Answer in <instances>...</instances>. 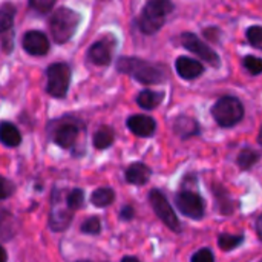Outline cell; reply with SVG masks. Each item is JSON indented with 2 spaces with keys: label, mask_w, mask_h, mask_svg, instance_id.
<instances>
[{
  "label": "cell",
  "mask_w": 262,
  "mask_h": 262,
  "mask_svg": "<svg viewBox=\"0 0 262 262\" xmlns=\"http://www.w3.org/2000/svg\"><path fill=\"white\" fill-rule=\"evenodd\" d=\"M115 200V193L111 187H100L91 195V203L97 207L111 206Z\"/></svg>",
  "instance_id": "obj_19"
},
{
  "label": "cell",
  "mask_w": 262,
  "mask_h": 262,
  "mask_svg": "<svg viewBox=\"0 0 262 262\" xmlns=\"http://www.w3.org/2000/svg\"><path fill=\"white\" fill-rule=\"evenodd\" d=\"M244 68L247 69L249 74L252 75H259L262 71V61L259 57H255V55H247L243 61Z\"/></svg>",
  "instance_id": "obj_26"
},
{
  "label": "cell",
  "mask_w": 262,
  "mask_h": 262,
  "mask_svg": "<svg viewBox=\"0 0 262 262\" xmlns=\"http://www.w3.org/2000/svg\"><path fill=\"white\" fill-rule=\"evenodd\" d=\"M72 221V210L66 207H52L51 210V216H49V227L54 230V232H63L64 229L69 227Z\"/></svg>",
  "instance_id": "obj_15"
},
{
  "label": "cell",
  "mask_w": 262,
  "mask_h": 262,
  "mask_svg": "<svg viewBox=\"0 0 262 262\" xmlns=\"http://www.w3.org/2000/svg\"><path fill=\"white\" fill-rule=\"evenodd\" d=\"M175 204L177 209L187 218L201 220L204 216V210H206L204 200L201 198L200 193L193 190H181L180 193H177Z\"/></svg>",
  "instance_id": "obj_7"
},
{
  "label": "cell",
  "mask_w": 262,
  "mask_h": 262,
  "mask_svg": "<svg viewBox=\"0 0 262 262\" xmlns=\"http://www.w3.org/2000/svg\"><path fill=\"white\" fill-rule=\"evenodd\" d=\"M256 230H258V236L261 238V218H258L256 221Z\"/></svg>",
  "instance_id": "obj_36"
},
{
  "label": "cell",
  "mask_w": 262,
  "mask_h": 262,
  "mask_svg": "<svg viewBox=\"0 0 262 262\" xmlns=\"http://www.w3.org/2000/svg\"><path fill=\"white\" fill-rule=\"evenodd\" d=\"M71 66L66 63H54L46 69V92L54 98H64L71 84Z\"/></svg>",
  "instance_id": "obj_5"
},
{
  "label": "cell",
  "mask_w": 262,
  "mask_h": 262,
  "mask_svg": "<svg viewBox=\"0 0 262 262\" xmlns=\"http://www.w3.org/2000/svg\"><path fill=\"white\" fill-rule=\"evenodd\" d=\"M149 201L152 204V209L155 212V215L161 220V223L164 226H167L172 232L180 233L181 232V224L180 220L177 216V213L173 212L170 203L167 201V198L164 196V193L158 189L150 190L149 193Z\"/></svg>",
  "instance_id": "obj_6"
},
{
  "label": "cell",
  "mask_w": 262,
  "mask_h": 262,
  "mask_svg": "<svg viewBox=\"0 0 262 262\" xmlns=\"http://www.w3.org/2000/svg\"><path fill=\"white\" fill-rule=\"evenodd\" d=\"M164 98V92H157L152 89H144L138 94L137 97V103L140 107L146 109V111H152L155 107H158L161 104Z\"/></svg>",
  "instance_id": "obj_18"
},
{
  "label": "cell",
  "mask_w": 262,
  "mask_h": 262,
  "mask_svg": "<svg viewBox=\"0 0 262 262\" xmlns=\"http://www.w3.org/2000/svg\"><path fill=\"white\" fill-rule=\"evenodd\" d=\"M175 69L178 75L184 80H195L204 72V66L201 64V61L190 57H178L175 61Z\"/></svg>",
  "instance_id": "obj_12"
},
{
  "label": "cell",
  "mask_w": 262,
  "mask_h": 262,
  "mask_svg": "<svg viewBox=\"0 0 262 262\" xmlns=\"http://www.w3.org/2000/svg\"><path fill=\"white\" fill-rule=\"evenodd\" d=\"M134 216H135V212H134V209H132L130 206H124V207L121 209L120 218H121L123 221H130Z\"/></svg>",
  "instance_id": "obj_33"
},
{
  "label": "cell",
  "mask_w": 262,
  "mask_h": 262,
  "mask_svg": "<svg viewBox=\"0 0 262 262\" xmlns=\"http://www.w3.org/2000/svg\"><path fill=\"white\" fill-rule=\"evenodd\" d=\"M54 6H55V0H31L29 2V8L35 9L40 14L49 12Z\"/></svg>",
  "instance_id": "obj_29"
},
{
  "label": "cell",
  "mask_w": 262,
  "mask_h": 262,
  "mask_svg": "<svg viewBox=\"0 0 262 262\" xmlns=\"http://www.w3.org/2000/svg\"><path fill=\"white\" fill-rule=\"evenodd\" d=\"M66 206L69 210H77V209H81L84 206V192L81 189H74L68 193V198H66Z\"/></svg>",
  "instance_id": "obj_24"
},
{
  "label": "cell",
  "mask_w": 262,
  "mask_h": 262,
  "mask_svg": "<svg viewBox=\"0 0 262 262\" xmlns=\"http://www.w3.org/2000/svg\"><path fill=\"white\" fill-rule=\"evenodd\" d=\"M21 45H23V49L29 55H35V57L45 55L49 51V40L40 31H28L23 35Z\"/></svg>",
  "instance_id": "obj_10"
},
{
  "label": "cell",
  "mask_w": 262,
  "mask_h": 262,
  "mask_svg": "<svg viewBox=\"0 0 262 262\" xmlns=\"http://www.w3.org/2000/svg\"><path fill=\"white\" fill-rule=\"evenodd\" d=\"M220 190H221V193H220L218 189L215 187V193H216L218 201H223V204H220V210H221V213H224V215H230V213L233 212V203H232V200H230L227 190H224V189H221V187H220Z\"/></svg>",
  "instance_id": "obj_25"
},
{
  "label": "cell",
  "mask_w": 262,
  "mask_h": 262,
  "mask_svg": "<svg viewBox=\"0 0 262 262\" xmlns=\"http://www.w3.org/2000/svg\"><path fill=\"white\" fill-rule=\"evenodd\" d=\"M121 262H141L140 259H137L135 256H124L123 259H121Z\"/></svg>",
  "instance_id": "obj_34"
},
{
  "label": "cell",
  "mask_w": 262,
  "mask_h": 262,
  "mask_svg": "<svg viewBox=\"0 0 262 262\" xmlns=\"http://www.w3.org/2000/svg\"><path fill=\"white\" fill-rule=\"evenodd\" d=\"M259 160V154L256 150H253L252 147H244L239 154H238V158H236V163L238 166L246 170V169H250L253 167Z\"/></svg>",
  "instance_id": "obj_21"
},
{
  "label": "cell",
  "mask_w": 262,
  "mask_h": 262,
  "mask_svg": "<svg viewBox=\"0 0 262 262\" xmlns=\"http://www.w3.org/2000/svg\"><path fill=\"white\" fill-rule=\"evenodd\" d=\"M190 262H215V256L210 249H201L192 256Z\"/></svg>",
  "instance_id": "obj_31"
},
{
  "label": "cell",
  "mask_w": 262,
  "mask_h": 262,
  "mask_svg": "<svg viewBox=\"0 0 262 262\" xmlns=\"http://www.w3.org/2000/svg\"><path fill=\"white\" fill-rule=\"evenodd\" d=\"M114 138H115V137H114L112 129L107 127V126H103V127H100V129L95 132V135H94V146H95L98 150L107 149V147L112 146Z\"/></svg>",
  "instance_id": "obj_20"
},
{
  "label": "cell",
  "mask_w": 262,
  "mask_h": 262,
  "mask_svg": "<svg viewBox=\"0 0 262 262\" xmlns=\"http://www.w3.org/2000/svg\"><path fill=\"white\" fill-rule=\"evenodd\" d=\"M247 40L250 41V45H253L255 48H261L262 46V28L259 25L250 26L246 32Z\"/></svg>",
  "instance_id": "obj_28"
},
{
  "label": "cell",
  "mask_w": 262,
  "mask_h": 262,
  "mask_svg": "<svg viewBox=\"0 0 262 262\" xmlns=\"http://www.w3.org/2000/svg\"><path fill=\"white\" fill-rule=\"evenodd\" d=\"M126 124L132 134H135L137 137H141V138L152 137L157 129L155 120L149 115H132L127 118Z\"/></svg>",
  "instance_id": "obj_11"
},
{
  "label": "cell",
  "mask_w": 262,
  "mask_h": 262,
  "mask_svg": "<svg viewBox=\"0 0 262 262\" xmlns=\"http://www.w3.org/2000/svg\"><path fill=\"white\" fill-rule=\"evenodd\" d=\"M181 43H183V46L186 49H189L190 52H193L195 55H198L203 61L209 63L210 66L220 68V64H221L220 55L210 46H207L198 35H195L192 32H186L181 37Z\"/></svg>",
  "instance_id": "obj_8"
},
{
  "label": "cell",
  "mask_w": 262,
  "mask_h": 262,
  "mask_svg": "<svg viewBox=\"0 0 262 262\" xmlns=\"http://www.w3.org/2000/svg\"><path fill=\"white\" fill-rule=\"evenodd\" d=\"M173 130L175 134L183 138V140H187V138H192L195 135L200 134V126L196 123V120H193L192 117H187V115H181L175 120L173 123Z\"/></svg>",
  "instance_id": "obj_16"
},
{
  "label": "cell",
  "mask_w": 262,
  "mask_h": 262,
  "mask_svg": "<svg viewBox=\"0 0 262 262\" xmlns=\"http://www.w3.org/2000/svg\"><path fill=\"white\" fill-rule=\"evenodd\" d=\"M117 69L121 74L130 75L144 84H158L166 80V68L137 57H121L117 61Z\"/></svg>",
  "instance_id": "obj_1"
},
{
  "label": "cell",
  "mask_w": 262,
  "mask_h": 262,
  "mask_svg": "<svg viewBox=\"0 0 262 262\" xmlns=\"http://www.w3.org/2000/svg\"><path fill=\"white\" fill-rule=\"evenodd\" d=\"M78 134L80 129L75 123L72 121H64V123H58L54 126L52 130V141L55 144H58L63 149H72L78 140Z\"/></svg>",
  "instance_id": "obj_9"
},
{
  "label": "cell",
  "mask_w": 262,
  "mask_h": 262,
  "mask_svg": "<svg viewBox=\"0 0 262 262\" xmlns=\"http://www.w3.org/2000/svg\"><path fill=\"white\" fill-rule=\"evenodd\" d=\"M152 170L144 163H134L126 169V181L134 186H144L150 180Z\"/></svg>",
  "instance_id": "obj_14"
},
{
  "label": "cell",
  "mask_w": 262,
  "mask_h": 262,
  "mask_svg": "<svg viewBox=\"0 0 262 262\" xmlns=\"http://www.w3.org/2000/svg\"><path fill=\"white\" fill-rule=\"evenodd\" d=\"M212 117L221 127H233L244 117V106L236 97H221L212 106Z\"/></svg>",
  "instance_id": "obj_4"
},
{
  "label": "cell",
  "mask_w": 262,
  "mask_h": 262,
  "mask_svg": "<svg viewBox=\"0 0 262 262\" xmlns=\"http://www.w3.org/2000/svg\"><path fill=\"white\" fill-rule=\"evenodd\" d=\"M78 21H80V15L71 8L61 6L55 9L49 20V29L54 41L60 45L69 41L78 28Z\"/></svg>",
  "instance_id": "obj_3"
},
{
  "label": "cell",
  "mask_w": 262,
  "mask_h": 262,
  "mask_svg": "<svg viewBox=\"0 0 262 262\" xmlns=\"http://www.w3.org/2000/svg\"><path fill=\"white\" fill-rule=\"evenodd\" d=\"M0 262H6V250L0 246Z\"/></svg>",
  "instance_id": "obj_35"
},
{
  "label": "cell",
  "mask_w": 262,
  "mask_h": 262,
  "mask_svg": "<svg viewBox=\"0 0 262 262\" xmlns=\"http://www.w3.org/2000/svg\"><path fill=\"white\" fill-rule=\"evenodd\" d=\"M6 218H11V215L8 212H5L3 209H0V238H5L3 230H6V224L9 221H6Z\"/></svg>",
  "instance_id": "obj_32"
},
{
  "label": "cell",
  "mask_w": 262,
  "mask_h": 262,
  "mask_svg": "<svg viewBox=\"0 0 262 262\" xmlns=\"http://www.w3.org/2000/svg\"><path fill=\"white\" fill-rule=\"evenodd\" d=\"M244 243L243 235H230V233H223L218 238V246L224 252H232L236 247H239Z\"/></svg>",
  "instance_id": "obj_22"
},
{
  "label": "cell",
  "mask_w": 262,
  "mask_h": 262,
  "mask_svg": "<svg viewBox=\"0 0 262 262\" xmlns=\"http://www.w3.org/2000/svg\"><path fill=\"white\" fill-rule=\"evenodd\" d=\"M81 232L86 235H98L101 232V223L97 216H91L88 218L83 224H81Z\"/></svg>",
  "instance_id": "obj_27"
},
{
  "label": "cell",
  "mask_w": 262,
  "mask_h": 262,
  "mask_svg": "<svg viewBox=\"0 0 262 262\" xmlns=\"http://www.w3.org/2000/svg\"><path fill=\"white\" fill-rule=\"evenodd\" d=\"M0 143L6 147H17L21 143L20 130L11 121H0Z\"/></svg>",
  "instance_id": "obj_17"
},
{
  "label": "cell",
  "mask_w": 262,
  "mask_h": 262,
  "mask_svg": "<svg viewBox=\"0 0 262 262\" xmlns=\"http://www.w3.org/2000/svg\"><path fill=\"white\" fill-rule=\"evenodd\" d=\"M14 190H15L14 184H12L9 180H6V178L0 177V200H6V198H9V196L14 193Z\"/></svg>",
  "instance_id": "obj_30"
},
{
  "label": "cell",
  "mask_w": 262,
  "mask_h": 262,
  "mask_svg": "<svg viewBox=\"0 0 262 262\" xmlns=\"http://www.w3.org/2000/svg\"><path fill=\"white\" fill-rule=\"evenodd\" d=\"M14 15H15V9L11 5H5L0 8V32L8 31L12 23H14Z\"/></svg>",
  "instance_id": "obj_23"
},
{
  "label": "cell",
  "mask_w": 262,
  "mask_h": 262,
  "mask_svg": "<svg viewBox=\"0 0 262 262\" xmlns=\"http://www.w3.org/2000/svg\"><path fill=\"white\" fill-rule=\"evenodd\" d=\"M173 11V3L169 0H150L144 5L141 15L138 17L137 23L141 32L152 35L157 34L164 21L166 17Z\"/></svg>",
  "instance_id": "obj_2"
},
{
  "label": "cell",
  "mask_w": 262,
  "mask_h": 262,
  "mask_svg": "<svg viewBox=\"0 0 262 262\" xmlns=\"http://www.w3.org/2000/svg\"><path fill=\"white\" fill-rule=\"evenodd\" d=\"M88 58L97 66H107L112 61V45L106 40L95 41L88 49Z\"/></svg>",
  "instance_id": "obj_13"
},
{
  "label": "cell",
  "mask_w": 262,
  "mask_h": 262,
  "mask_svg": "<svg viewBox=\"0 0 262 262\" xmlns=\"http://www.w3.org/2000/svg\"><path fill=\"white\" fill-rule=\"evenodd\" d=\"M80 262H91V261H80Z\"/></svg>",
  "instance_id": "obj_37"
}]
</instances>
